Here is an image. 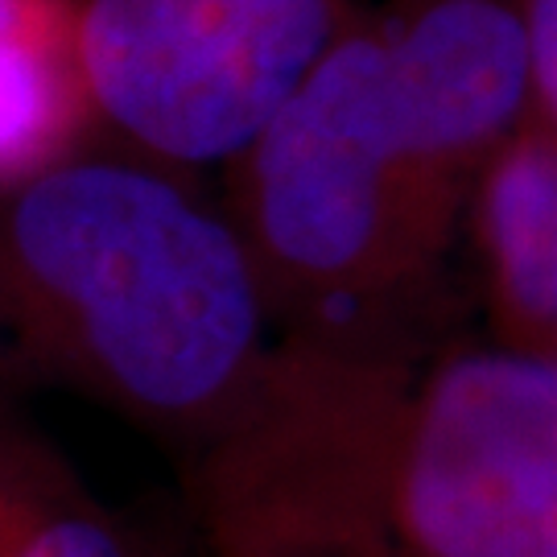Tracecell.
<instances>
[{
    "label": "cell",
    "instance_id": "obj_5",
    "mask_svg": "<svg viewBox=\"0 0 557 557\" xmlns=\"http://www.w3.org/2000/svg\"><path fill=\"white\" fill-rule=\"evenodd\" d=\"M462 244L492 343L545 351L557 331V128L529 116L475 182Z\"/></svg>",
    "mask_w": 557,
    "mask_h": 557
},
{
    "label": "cell",
    "instance_id": "obj_10",
    "mask_svg": "<svg viewBox=\"0 0 557 557\" xmlns=\"http://www.w3.org/2000/svg\"><path fill=\"white\" fill-rule=\"evenodd\" d=\"M541 356H557V331L549 335V343H545V351H541Z\"/></svg>",
    "mask_w": 557,
    "mask_h": 557
},
{
    "label": "cell",
    "instance_id": "obj_1",
    "mask_svg": "<svg viewBox=\"0 0 557 557\" xmlns=\"http://www.w3.org/2000/svg\"><path fill=\"white\" fill-rule=\"evenodd\" d=\"M0 195V322L165 442L186 487L220 471L285 368L223 202L149 158H66Z\"/></svg>",
    "mask_w": 557,
    "mask_h": 557
},
{
    "label": "cell",
    "instance_id": "obj_6",
    "mask_svg": "<svg viewBox=\"0 0 557 557\" xmlns=\"http://www.w3.org/2000/svg\"><path fill=\"white\" fill-rule=\"evenodd\" d=\"M91 120L75 0H0V190L75 158Z\"/></svg>",
    "mask_w": 557,
    "mask_h": 557
},
{
    "label": "cell",
    "instance_id": "obj_3",
    "mask_svg": "<svg viewBox=\"0 0 557 557\" xmlns=\"http://www.w3.org/2000/svg\"><path fill=\"white\" fill-rule=\"evenodd\" d=\"M368 533L397 557H557V356L471 343L405 368Z\"/></svg>",
    "mask_w": 557,
    "mask_h": 557
},
{
    "label": "cell",
    "instance_id": "obj_7",
    "mask_svg": "<svg viewBox=\"0 0 557 557\" xmlns=\"http://www.w3.org/2000/svg\"><path fill=\"white\" fill-rule=\"evenodd\" d=\"M0 557H145L133 533L96 499L34 458H4Z\"/></svg>",
    "mask_w": 557,
    "mask_h": 557
},
{
    "label": "cell",
    "instance_id": "obj_4",
    "mask_svg": "<svg viewBox=\"0 0 557 557\" xmlns=\"http://www.w3.org/2000/svg\"><path fill=\"white\" fill-rule=\"evenodd\" d=\"M96 120L137 158L227 165L363 0H75Z\"/></svg>",
    "mask_w": 557,
    "mask_h": 557
},
{
    "label": "cell",
    "instance_id": "obj_8",
    "mask_svg": "<svg viewBox=\"0 0 557 557\" xmlns=\"http://www.w3.org/2000/svg\"><path fill=\"white\" fill-rule=\"evenodd\" d=\"M529 46L533 116L557 128V0H512Z\"/></svg>",
    "mask_w": 557,
    "mask_h": 557
},
{
    "label": "cell",
    "instance_id": "obj_9",
    "mask_svg": "<svg viewBox=\"0 0 557 557\" xmlns=\"http://www.w3.org/2000/svg\"><path fill=\"white\" fill-rule=\"evenodd\" d=\"M319 557H397V554H388L384 545H356V549H335V554H319Z\"/></svg>",
    "mask_w": 557,
    "mask_h": 557
},
{
    "label": "cell",
    "instance_id": "obj_2",
    "mask_svg": "<svg viewBox=\"0 0 557 557\" xmlns=\"http://www.w3.org/2000/svg\"><path fill=\"white\" fill-rule=\"evenodd\" d=\"M223 174L281 343L418 363L405 331L462 227L421 178L368 0Z\"/></svg>",
    "mask_w": 557,
    "mask_h": 557
}]
</instances>
